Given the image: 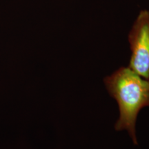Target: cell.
Listing matches in <instances>:
<instances>
[{"label":"cell","mask_w":149,"mask_h":149,"mask_svg":"<svg viewBox=\"0 0 149 149\" xmlns=\"http://www.w3.org/2000/svg\"><path fill=\"white\" fill-rule=\"evenodd\" d=\"M104 81L109 95L119 107L120 117L115 130H127L134 144L137 145L136 121L141 110L149 107V80L129 67H121L104 78Z\"/></svg>","instance_id":"1"},{"label":"cell","mask_w":149,"mask_h":149,"mask_svg":"<svg viewBox=\"0 0 149 149\" xmlns=\"http://www.w3.org/2000/svg\"><path fill=\"white\" fill-rule=\"evenodd\" d=\"M131 50L129 68L149 80V10H141L128 34Z\"/></svg>","instance_id":"2"}]
</instances>
